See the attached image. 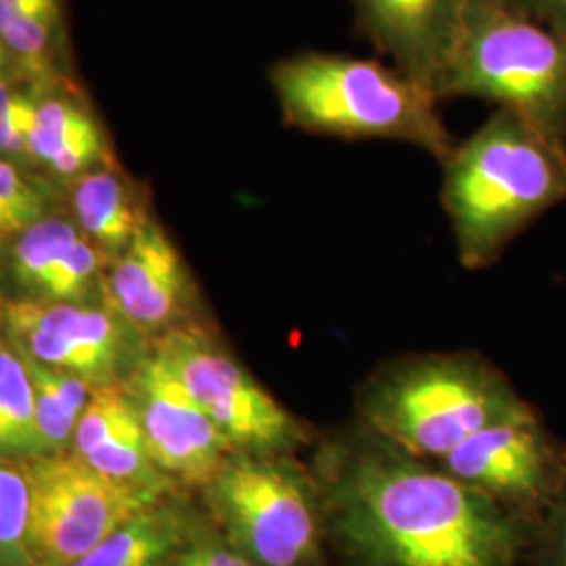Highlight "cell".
Listing matches in <instances>:
<instances>
[{"label":"cell","mask_w":566,"mask_h":566,"mask_svg":"<svg viewBox=\"0 0 566 566\" xmlns=\"http://www.w3.org/2000/svg\"><path fill=\"white\" fill-rule=\"evenodd\" d=\"M332 566H526L537 528L357 420L304 453Z\"/></svg>","instance_id":"cell-1"},{"label":"cell","mask_w":566,"mask_h":566,"mask_svg":"<svg viewBox=\"0 0 566 566\" xmlns=\"http://www.w3.org/2000/svg\"><path fill=\"white\" fill-rule=\"evenodd\" d=\"M441 202L470 271L502 259L518 235L566 202V143L495 109L441 163Z\"/></svg>","instance_id":"cell-2"},{"label":"cell","mask_w":566,"mask_h":566,"mask_svg":"<svg viewBox=\"0 0 566 566\" xmlns=\"http://www.w3.org/2000/svg\"><path fill=\"white\" fill-rule=\"evenodd\" d=\"M285 126L344 142L413 145L443 163L458 137L424 82L385 61L298 51L269 67Z\"/></svg>","instance_id":"cell-3"},{"label":"cell","mask_w":566,"mask_h":566,"mask_svg":"<svg viewBox=\"0 0 566 566\" xmlns=\"http://www.w3.org/2000/svg\"><path fill=\"white\" fill-rule=\"evenodd\" d=\"M528 401L479 353L386 359L355 390V420L428 462H441L486 424Z\"/></svg>","instance_id":"cell-4"},{"label":"cell","mask_w":566,"mask_h":566,"mask_svg":"<svg viewBox=\"0 0 566 566\" xmlns=\"http://www.w3.org/2000/svg\"><path fill=\"white\" fill-rule=\"evenodd\" d=\"M439 99H479L566 143V32L495 0H470Z\"/></svg>","instance_id":"cell-5"},{"label":"cell","mask_w":566,"mask_h":566,"mask_svg":"<svg viewBox=\"0 0 566 566\" xmlns=\"http://www.w3.org/2000/svg\"><path fill=\"white\" fill-rule=\"evenodd\" d=\"M200 502L254 566H332L324 497L304 455L233 451Z\"/></svg>","instance_id":"cell-6"},{"label":"cell","mask_w":566,"mask_h":566,"mask_svg":"<svg viewBox=\"0 0 566 566\" xmlns=\"http://www.w3.org/2000/svg\"><path fill=\"white\" fill-rule=\"evenodd\" d=\"M151 350L223 432L233 451L304 455L319 430L290 411L224 346L212 325L166 334Z\"/></svg>","instance_id":"cell-7"},{"label":"cell","mask_w":566,"mask_h":566,"mask_svg":"<svg viewBox=\"0 0 566 566\" xmlns=\"http://www.w3.org/2000/svg\"><path fill=\"white\" fill-rule=\"evenodd\" d=\"M28 476L34 566H70L163 497L122 485L74 451L21 462ZM166 497V495H164Z\"/></svg>","instance_id":"cell-8"},{"label":"cell","mask_w":566,"mask_h":566,"mask_svg":"<svg viewBox=\"0 0 566 566\" xmlns=\"http://www.w3.org/2000/svg\"><path fill=\"white\" fill-rule=\"evenodd\" d=\"M437 464L537 528L565 483L566 443L526 405L481 428Z\"/></svg>","instance_id":"cell-9"},{"label":"cell","mask_w":566,"mask_h":566,"mask_svg":"<svg viewBox=\"0 0 566 566\" xmlns=\"http://www.w3.org/2000/svg\"><path fill=\"white\" fill-rule=\"evenodd\" d=\"M2 325L13 346L93 388L124 385L149 357L151 340L112 306L15 301Z\"/></svg>","instance_id":"cell-10"},{"label":"cell","mask_w":566,"mask_h":566,"mask_svg":"<svg viewBox=\"0 0 566 566\" xmlns=\"http://www.w3.org/2000/svg\"><path fill=\"white\" fill-rule=\"evenodd\" d=\"M124 388L154 462L179 489L200 493L233 453L223 432L154 350Z\"/></svg>","instance_id":"cell-11"},{"label":"cell","mask_w":566,"mask_h":566,"mask_svg":"<svg viewBox=\"0 0 566 566\" xmlns=\"http://www.w3.org/2000/svg\"><path fill=\"white\" fill-rule=\"evenodd\" d=\"M107 306L151 344L177 329L208 325L200 290L181 250L154 217L143 221L105 280Z\"/></svg>","instance_id":"cell-12"},{"label":"cell","mask_w":566,"mask_h":566,"mask_svg":"<svg viewBox=\"0 0 566 566\" xmlns=\"http://www.w3.org/2000/svg\"><path fill=\"white\" fill-rule=\"evenodd\" d=\"M359 36L416 81L434 88L464 30L470 0H348Z\"/></svg>","instance_id":"cell-13"},{"label":"cell","mask_w":566,"mask_h":566,"mask_svg":"<svg viewBox=\"0 0 566 566\" xmlns=\"http://www.w3.org/2000/svg\"><path fill=\"white\" fill-rule=\"evenodd\" d=\"M72 446L81 460L122 485L156 497L179 491L154 462L124 385L93 388Z\"/></svg>","instance_id":"cell-14"},{"label":"cell","mask_w":566,"mask_h":566,"mask_svg":"<svg viewBox=\"0 0 566 566\" xmlns=\"http://www.w3.org/2000/svg\"><path fill=\"white\" fill-rule=\"evenodd\" d=\"M208 525L202 502L179 489L128 518L70 566H163Z\"/></svg>","instance_id":"cell-15"},{"label":"cell","mask_w":566,"mask_h":566,"mask_svg":"<svg viewBox=\"0 0 566 566\" xmlns=\"http://www.w3.org/2000/svg\"><path fill=\"white\" fill-rule=\"evenodd\" d=\"M72 203L84 235L103 252L122 254L149 217L133 187L107 170L82 175Z\"/></svg>","instance_id":"cell-16"},{"label":"cell","mask_w":566,"mask_h":566,"mask_svg":"<svg viewBox=\"0 0 566 566\" xmlns=\"http://www.w3.org/2000/svg\"><path fill=\"white\" fill-rule=\"evenodd\" d=\"M13 348L20 353L21 361L25 365L34 388L36 422L44 453H61L74 439L78 420L91 401L93 386L86 385L84 380L63 369L36 361L18 346Z\"/></svg>","instance_id":"cell-17"},{"label":"cell","mask_w":566,"mask_h":566,"mask_svg":"<svg viewBox=\"0 0 566 566\" xmlns=\"http://www.w3.org/2000/svg\"><path fill=\"white\" fill-rule=\"evenodd\" d=\"M44 455L28 369L13 344L0 336V460L28 462Z\"/></svg>","instance_id":"cell-18"},{"label":"cell","mask_w":566,"mask_h":566,"mask_svg":"<svg viewBox=\"0 0 566 566\" xmlns=\"http://www.w3.org/2000/svg\"><path fill=\"white\" fill-rule=\"evenodd\" d=\"M81 238L74 224L55 217H44L21 231L13 245L11 266L30 301H44L53 277Z\"/></svg>","instance_id":"cell-19"},{"label":"cell","mask_w":566,"mask_h":566,"mask_svg":"<svg viewBox=\"0 0 566 566\" xmlns=\"http://www.w3.org/2000/svg\"><path fill=\"white\" fill-rule=\"evenodd\" d=\"M30 512L32 495L23 465L0 460V566H34Z\"/></svg>","instance_id":"cell-20"},{"label":"cell","mask_w":566,"mask_h":566,"mask_svg":"<svg viewBox=\"0 0 566 566\" xmlns=\"http://www.w3.org/2000/svg\"><path fill=\"white\" fill-rule=\"evenodd\" d=\"M97 128L99 124L76 103L65 99L39 102L34 126L30 133V158L49 166L61 149Z\"/></svg>","instance_id":"cell-21"},{"label":"cell","mask_w":566,"mask_h":566,"mask_svg":"<svg viewBox=\"0 0 566 566\" xmlns=\"http://www.w3.org/2000/svg\"><path fill=\"white\" fill-rule=\"evenodd\" d=\"M61 9H49L39 15L13 23L0 41L30 76L49 74V44L60 25Z\"/></svg>","instance_id":"cell-22"},{"label":"cell","mask_w":566,"mask_h":566,"mask_svg":"<svg viewBox=\"0 0 566 566\" xmlns=\"http://www.w3.org/2000/svg\"><path fill=\"white\" fill-rule=\"evenodd\" d=\"M0 206L18 235L46 217L44 214L46 202L41 191L21 175L15 164L2 158H0Z\"/></svg>","instance_id":"cell-23"},{"label":"cell","mask_w":566,"mask_h":566,"mask_svg":"<svg viewBox=\"0 0 566 566\" xmlns=\"http://www.w3.org/2000/svg\"><path fill=\"white\" fill-rule=\"evenodd\" d=\"M526 566H566V479L537 526Z\"/></svg>","instance_id":"cell-24"},{"label":"cell","mask_w":566,"mask_h":566,"mask_svg":"<svg viewBox=\"0 0 566 566\" xmlns=\"http://www.w3.org/2000/svg\"><path fill=\"white\" fill-rule=\"evenodd\" d=\"M163 566H254L235 547L224 539L223 533L212 525L177 552Z\"/></svg>","instance_id":"cell-25"},{"label":"cell","mask_w":566,"mask_h":566,"mask_svg":"<svg viewBox=\"0 0 566 566\" xmlns=\"http://www.w3.org/2000/svg\"><path fill=\"white\" fill-rule=\"evenodd\" d=\"M39 102L21 93L4 112H0V158H30V133L36 118Z\"/></svg>","instance_id":"cell-26"},{"label":"cell","mask_w":566,"mask_h":566,"mask_svg":"<svg viewBox=\"0 0 566 566\" xmlns=\"http://www.w3.org/2000/svg\"><path fill=\"white\" fill-rule=\"evenodd\" d=\"M107 160V143L103 137L102 128L84 135L78 142L67 145L49 163V168L61 177L86 175L93 166Z\"/></svg>","instance_id":"cell-27"},{"label":"cell","mask_w":566,"mask_h":566,"mask_svg":"<svg viewBox=\"0 0 566 566\" xmlns=\"http://www.w3.org/2000/svg\"><path fill=\"white\" fill-rule=\"evenodd\" d=\"M510 11L566 32V0H495Z\"/></svg>","instance_id":"cell-28"},{"label":"cell","mask_w":566,"mask_h":566,"mask_svg":"<svg viewBox=\"0 0 566 566\" xmlns=\"http://www.w3.org/2000/svg\"><path fill=\"white\" fill-rule=\"evenodd\" d=\"M49 9H61V0H0V36L13 23Z\"/></svg>","instance_id":"cell-29"},{"label":"cell","mask_w":566,"mask_h":566,"mask_svg":"<svg viewBox=\"0 0 566 566\" xmlns=\"http://www.w3.org/2000/svg\"><path fill=\"white\" fill-rule=\"evenodd\" d=\"M21 91L15 88V84L9 81V76H0V112H4L11 103L20 97Z\"/></svg>","instance_id":"cell-30"},{"label":"cell","mask_w":566,"mask_h":566,"mask_svg":"<svg viewBox=\"0 0 566 566\" xmlns=\"http://www.w3.org/2000/svg\"><path fill=\"white\" fill-rule=\"evenodd\" d=\"M9 238H18V233H15L13 224H11L9 217L4 214V210H2V206H0V248L7 243Z\"/></svg>","instance_id":"cell-31"},{"label":"cell","mask_w":566,"mask_h":566,"mask_svg":"<svg viewBox=\"0 0 566 566\" xmlns=\"http://www.w3.org/2000/svg\"><path fill=\"white\" fill-rule=\"evenodd\" d=\"M9 63H11V55H9L7 46H4L2 41H0V76H4V74H7V67H9Z\"/></svg>","instance_id":"cell-32"},{"label":"cell","mask_w":566,"mask_h":566,"mask_svg":"<svg viewBox=\"0 0 566 566\" xmlns=\"http://www.w3.org/2000/svg\"><path fill=\"white\" fill-rule=\"evenodd\" d=\"M4 304L2 303V296H0V324H2V317H4Z\"/></svg>","instance_id":"cell-33"}]
</instances>
